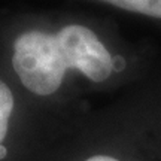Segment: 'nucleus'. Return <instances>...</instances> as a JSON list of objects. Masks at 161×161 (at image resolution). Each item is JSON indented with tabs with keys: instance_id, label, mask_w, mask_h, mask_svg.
<instances>
[{
	"instance_id": "nucleus-3",
	"label": "nucleus",
	"mask_w": 161,
	"mask_h": 161,
	"mask_svg": "<svg viewBox=\"0 0 161 161\" xmlns=\"http://www.w3.org/2000/svg\"><path fill=\"white\" fill-rule=\"evenodd\" d=\"M14 110V96L9 86L0 80V143L5 140L9 128V118Z\"/></svg>"
},
{
	"instance_id": "nucleus-2",
	"label": "nucleus",
	"mask_w": 161,
	"mask_h": 161,
	"mask_svg": "<svg viewBox=\"0 0 161 161\" xmlns=\"http://www.w3.org/2000/svg\"><path fill=\"white\" fill-rule=\"evenodd\" d=\"M119 9L161 19V0H100Z\"/></svg>"
},
{
	"instance_id": "nucleus-1",
	"label": "nucleus",
	"mask_w": 161,
	"mask_h": 161,
	"mask_svg": "<svg viewBox=\"0 0 161 161\" xmlns=\"http://www.w3.org/2000/svg\"><path fill=\"white\" fill-rule=\"evenodd\" d=\"M12 66L30 92L51 96L61 86L69 69L92 82L114 72V60L98 36L82 24L64 25L55 33L30 30L14 42Z\"/></svg>"
},
{
	"instance_id": "nucleus-4",
	"label": "nucleus",
	"mask_w": 161,
	"mask_h": 161,
	"mask_svg": "<svg viewBox=\"0 0 161 161\" xmlns=\"http://www.w3.org/2000/svg\"><path fill=\"white\" fill-rule=\"evenodd\" d=\"M85 161H119V160L110 155H92L90 158H86Z\"/></svg>"
}]
</instances>
